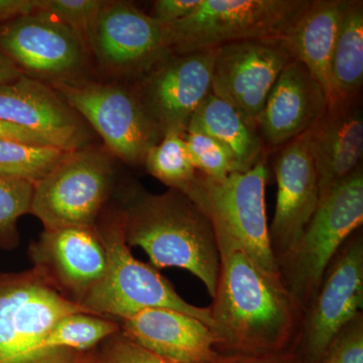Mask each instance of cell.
Wrapping results in <instances>:
<instances>
[{
  "mask_svg": "<svg viewBox=\"0 0 363 363\" xmlns=\"http://www.w3.org/2000/svg\"><path fill=\"white\" fill-rule=\"evenodd\" d=\"M96 351L102 363H179L138 345L121 331L104 340Z\"/></svg>",
  "mask_w": 363,
  "mask_h": 363,
  "instance_id": "4dcf8cb0",
  "label": "cell"
},
{
  "mask_svg": "<svg viewBox=\"0 0 363 363\" xmlns=\"http://www.w3.org/2000/svg\"><path fill=\"white\" fill-rule=\"evenodd\" d=\"M95 228L108 262L104 279L82 302L88 311L121 321L149 308H167L197 318L212 328L209 307L190 304L157 269L133 257L124 236L121 207L106 208Z\"/></svg>",
  "mask_w": 363,
  "mask_h": 363,
  "instance_id": "277c9868",
  "label": "cell"
},
{
  "mask_svg": "<svg viewBox=\"0 0 363 363\" xmlns=\"http://www.w3.org/2000/svg\"><path fill=\"white\" fill-rule=\"evenodd\" d=\"M363 223L362 166L320 200L296 247L278 262L281 281L304 313L329 264Z\"/></svg>",
  "mask_w": 363,
  "mask_h": 363,
  "instance_id": "5b68a950",
  "label": "cell"
},
{
  "mask_svg": "<svg viewBox=\"0 0 363 363\" xmlns=\"http://www.w3.org/2000/svg\"><path fill=\"white\" fill-rule=\"evenodd\" d=\"M184 138L195 168L201 175L212 180H223L235 173L233 157L211 136L189 126Z\"/></svg>",
  "mask_w": 363,
  "mask_h": 363,
  "instance_id": "83f0119b",
  "label": "cell"
},
{
  "mask_svg": "<svg viewBox=\"0 0 363 363\" xmlns=\"http://www.w3.org/2000/svg\"><path fill=\"white\" fill-rule=\"evenodd\" d=\"M322 363H363V314L358 313L331 341Z\"/></svg>",
  "mask_w": 363,
  "mask_h": 363,
  "instance_id": "f546056e",
  "label": "cell"
},
{
  "mask_svg": "<svg viewBox=\"0 0 363 363\" xmlns=\"http://www.w3.org/2000/svg\"><path fill=\"white\" fill-rule=\"evenodd\" d=\"M278 184L269 241L277 264L297 245L319 205L314 162L302 136L279 147L274 164Z\"/></svg>",
  "mask_w": 363,
  "mask_h": 363,
  "instance_id": "2e32d148",
  "label": "cell"
},
{
  "mask_svg": "<svg viewBox=\"0 0 363 363\" xmlns=\"http://www.w3.org/2000/svg\"><path fill=\"white\" fill-rule=\"evenodd\" d=\"M37 9V0H0V26L30 14Z\"/></svg>",
  "mask_w": 363,
  "mask_h": 363,
  "instance_id": "e575fe53",
  "label": "cell"
},
{
  "mask_svg": "<svg viewBox=\"0 0 363 363\" xmlns=\"http://www.w3.org/2000/svg\"><path fill=\"white\" fill-rule=\"evenodd\" d=\"M104 0H37V9L69 26L84 40Z\"/></svg>",
  "mask_w": 363,
  "mask_h": 363,
  "instance_id": "f1b7e54d",
  "label": "cell"
},
{
  "mask_svg": "<svg viewBox=\"0 0 363 363\" xmlns=\"http://www.w3.org/2000/svg\"><path fill=\"white\" fill-rule=\"evenodd\" d=\"M214 50L212 93L257 128L272 86L292 57L278 40H242Z\"/></svg>",
  "mask_w": 363,
  "mask_h": 363,
  "instance_id": "5bb4252c",
  "label": "cell"
},
{
  "mask_svg": "<svg viewBox=\"0 0 363 363\" xmlns=\"http://www.w3.org/2000/svg\"><path fill=\"white\" fill-rule=\"evenodd\" d=\"M209 363H301L294 351L266 354H220Z\"/></svg>",
  "mask_w": 363,
  "mask_h": 363,
  "instance_id": "d6a6232c",
  "label": "cell"
},
{
  "mask_svg": "<svg viewBox=\"0 0 363 363\" xmlns=\"http://www.w3.org/2000/svg\"><path fill=\"white\" fill-rule=\"evenodd\" d=\"M0 55L23 75L52 87L90 79L84 40L40 9L0 26Z\"/></svg>",
  "mask_w": 363,
  "mask_h": 363,
  "instance_id": "30bf717a",
  "label": "cell"
},
{
  "mask_svg": "<svg viewBox=\"0 0 363 363\" xmlns=\"http://www.w3.org/2000/svg\"><path fill=\"white\" fill-rule=\"evenodd\" d=\"M332 101L362 96L363 1L347 0L330 63Z\"/></svg>",
  "mask_w": 363,
  "mask_h": 363,
  "instance_id": "603a6c76",
  "label": "cell"
},
{
  "mask_svg": "<svg viewBox=\"0 0 363 363\" xmlns=\"http://www.w3.org/2000/svg\"><path fill=\"white\" fill-rule=\"evenodd\" d=\"M0 140H16V142L30 143V145L58 147L47 136L4 121H0Z\"/></svg>",
  "mask_w": 363,
  "mask_h": 363,
  "instance_id": "836d02e7",
  "label": "cell"
},
{
  "mask_svg": "<svg viewBox=\"0 0 363 363\" xmlns=\"http://www.w3.org/2000/svg\"><path fill=\"white\" fill-rule=\"evenodd\" d=\"M311 0H200L186 18L164 26L169 51L185 54L229 43L281 40Z\"/></svg>",
  "mask_w": 363,
  "mask_h": 363,
  "instance_id": "52a82bcc",
  "label": "cell"
},
{
  "mask_svg": "<svg viewBox=\"0 0 363 363\" xmlns=\"http://www.w3.org/2000/svg\"><path fill=\"white\" fill-rule=\"evenodd\" d=\"M189 126L221 143L233 157L235 173L252 169L267 156L259 131L221 98L209 95L196 111Z\"/></svg>",
  "mask_w": 363,
  "mask_h": 363,
  "instance_id": "7402d4cb",
  "label": "cell"
},
{
  "mask_svg": "<svg viewBox=\"0 0 363 363\" xmlns=\"http://www.w3.org/2000/svg\"><path fill=\"white\" fill-rule=\"evenodd\" d=\"M150 176L169 189L187 193L197 178V169L183 135L169 133L150 150L143 162Z\"/></svg>",
  "mask_w": 363,
  "mask_h": 363,
  "instance_id": "d4e9b609",
  "label": "cell"
},
{
  "mask_svg": "<svg viewBox=\"0 0 363 363\" xmlns=\"http://www.w3.org/2000/svg\"><path fill=\"white\" fill-rule=\"evenodd\" d=\"M0 121L47 136L62 149L90 145L92 130L52 86L21 75L0 84Z\"/></svg>",
  "mask_w": 363,
  "mask_h": 363,
  "instance_id": "e0dca14e",
  "label": "cell"
},
{
  "mask_svg": "<svg viewBox=\"0 0 363 363\" xmlns=\"http://www.w3.org/2000/svg\"><path fill=\"white\" fill-rule=\"evenodd\" d=\"M200 0H157L149 13L150 18L164 26L186 18L199 4Z\"/></svg>",
  "mask_w": 363,
  "mask_h": 363,
  "instance_id": "1f68e13d",
  "label": "cell"
},
{
  "mask_svg": "<svg viewBox=\"0 0 363 363\" xmlns=\"http://www.w3.org/2000/svg\"><path fill=\"white\" fill-rule=\"evenodd\" d=\"M363 307V235L357 229L325 272L303 313L294 352L301 363H322L336 334Z\"/></svg>",
  "mask_w": 363,
  "mask_h": 363,
  "instance_id": "7c38bea8",
  "label": "cell"
},
{
  "mask_svg": "<svg viewBox=\"0 0 363 363\" xmlns=\"http://www.w3.org/2000/svg\"><path fill=\"white\" fill-rule=\"evenodd\" d=\"M220 272L210 306L220 354L294 351L303 311L279 274L259 267L245 250L219 241Z\"/></svg>",
  "mask_w": 363,
  "mask_h": 363,
  "instance_id": "6da1fadb",
  "label": "cell"
},
{
  "mask_svg": "<svg viewBox=\"0 0 363 363\" xmlns=\"http://www.w3.org/2000/svg\"><path fill=\"white\" fill-rule=\"evenodd\" d=\"M326 92L300 62L292 60L272 86L257 130L264 149H279L306 133L326 111Z\"/></svg>",
  "mask_w": 363,
  "mask_h": 363,
  "instance_id": "d6986e66",
  "label": "cell"
},
{
  "mask_svg": "<svg viewBox=\"0 0 363 363\" xmlns=\"http://www.w3.org/2000/svg\"><path fill=\"white\" fill-rule=\"evenodd\" d=\"M301 136L314 162L320 200L323 199L362 166V96L334 100Z\"/></svg>",
  "mask_w": 363,
  "mask_h": 363,
  "instance_id": "ac0fdd59",
  "label": "cell"
},
{
  "mask_svg": "<svg viewBox=\"0 0 363 363\" xmlns=\"http://www.w3.org/2000/svg\"><path fill=\"white\" fill-rule=\"evenodd\" d=\"M121 208L128 247L142 248L155 269L190 272L214 297L220 272L216 235L206 215L185 193L169 189L152 194L131 187Z\"/></svg>",
  "mask_w": 363,
  "mask_h": 363,
  "instance_id": "7a4b0ae2",
  "label": "cell"
},
{
  "mask_svg": "<svg viewBox=\"0 0 363 363\" xmlns=\"http://www.w3.org/2000/svg\"><path fill=\"white\" fill-rule=\"evenodd\" d=\"M28 257L62 296L81 306L104 279L108 262L95 227L44 229Z\"/></svg>",
  "mask_w": 363,
  "mask_h": 363,
  "instance_id": "9a60e30c",
  "label": "cell"
},
{
  "mask_svg": "<svg viewBox=\"0 0 363 363\" xmlns=\"http://www.w3.org/2000/svg\"><path fill=\"white\" fill-rule=\"evenodd\" d=\"M121 331V325L111 318L79 312L66 315L52 326L45 343L52 347L78 352L96 350L107 338Z\"/></svg>",
  "mask_w": 363,
  "mask_h": 363,
  "instance_id": "484cf974",
  "label": "cell"
},
{
  "mask_svg": "<svg viewBox=\"0 0 363 363\" xmlns=\"http://www.w3.org/2000/svg\"><path fill=\"white\" fill-rule=\"evenodd\" d=\"M91 61L114 82L131 83L171 54L164 26L135 4L104 0L87 35Z\"/></svg>",
  "mask_w": 363,
  "mask_h": 363,
  "instance_id": "8fae6325",
  "label": "cell"
},
{
  "mask_svg": "<svg viewBox=\"0 0 363 363\" xmlns=\"http://www.w3.org/2000/svg\"><path fill=\"white\" fill-rule=\"evenodd\" d=\"M267 177L264 156L252 169L230 174L223 180L198 173L186 195L211 222L217 242L238 245L262 269L279 274L267 218Z\"/></svg>",
  "mask_w": 363,
  "mask_h": 363,
  "instance_id": "8992f818",
  "label": "cell"
},
{
  "mask_svg": "<svg viewBox=\"0 0 363 363\" xmlns=\"http://www.w3.org/2000/svg\"><path fill=\"white\" fill-rule=\"evenodd\" d=\"M79 363H102V362L100 360L99 357H98L96 350H94L89 351V352H86L84 357Z\"/></svg>",
  "mask_w": 363,
  "mask_h": 363,
  "instance_id": "8d00e7d4",
  "label": "cell"
},
{
  "mask_svg": "<svg viewBox=\"0 0 363 363\" xmlns=\"http://www.w3.org/2000/svg\"><path fill=\"white\" fill-rule=\"evenodd\" d=\"M118 322L126 338L173 362L209 363L219 355L212 329L185 313L149 308Z\"/></svg>",
  "mask_w": 363,
  "mask_h": 363,
  "instance_id": "ffe728a7",
  "label": "cell"
},
{
  "mask_svg": "<svg viewBox=\"0 0 363 363\" xmlns=\"http://www.w3.org/2000/svg\"><path fill=\"white\" fill-rule=\"evenodd\" d=\"M33 185L0 176V248L11 250L20 245L18 219L30 214Z\"/></svg>",
  "mask_w": 363,
  "mask_h": 363,
  "instance_id": "4316f807",
  "label": "cell"
},
{
  "mask_svg": "<svg viewBox=\"0 0 363 363\" xmlns=\"http://www.w3.org/2000/svg\"><path fill=\"white\" fill-rule=\"evenodd\" d=\"M70 152L52 145L0 140V176L35 186L49 175Z\"/></svg>",
  "mask_w": 363,
  "mask_h": 363,
  "instance_id": "cb8c5ba5",
  "label": "cell"
},
{
  "mask_svg": "<svg viewBox=\"0 0 363 363\" xmlns=\"http://www.w3.org/2000/svg\"><path fill=\"white\" fill-rule=\"evenodd\" d=\"M347 0H311L288 33L279 40L293 60L300 62L331 101L330 63Z\"/></svg>",
  "mask_w": 363,
  "mask_h": 363,
  "instance_id": "44dd1931",
  "label": "cell"
},
{
  "mask_svg": "<svg viewBox=\"0 0 363 363\" xmlns=\"http://www.w3.org/2000/svg\"><path fill=\"white\" fill-rule=\"evenodd\" d=\"M79 312L90 313L62 296L35 267L2 272L0 363L80 362L85 353L45 343L52 326L62 317Z\"/></svg>",
  "mask_w": 363,
  "mask_h": 363,
  "instance_id": "3957f363",
  "label": "cell"
},
{
  "mask_svg": "<svg viewBox=\"0 0 363 363\" xmlns=\"http://www.w3.org/2000/svg\"><path fill=\"white\" fill-rule=\"evenodd\" d=\"M52 88L96 131L113 157L125 164L143 166L147 152L164 138L130 83L90 78Z\"/></svg>",
  "mask_w": 363,
  "mask_h": 363,
  "instance_id": "9c48e42d",
  "label": "cell"
},
{
  "mask_svg": "<svg viewBox=\"0 0 363 363\" xmlns=\"http://www.w3.org/2000/svg\"><path fill=\"white\" fill-rule=\"evenodd\" d=\"M114 182V157L106 147L90 143L71 150L33 186L30 214L44 229L95 227L107 208Z\"/></svg>",
  "mask_w": 363,
  "mask_h": 363,
  "instance_id": "ba28073f",
  "label": "cell"
},
{
  "mask_svg": "<svg viewBox=\"0 0 363 363\" xmlns=\"http://www.w3.org/2000/svg\"><path fill=\"white\" fill-rule=\"evenodd\" d=\"M23 74L9 60L0 55V84L11 82L21 77Z\"/></svg>",
  "mask_w": 363,
  "mask_h": 363,
  "instance_id": "d590c367",
  "label": "cell"
},
{
  "mask_svg": "<svg viewBox=\"0 0 363 363\" xmlns=\"http://www.w3.org/2000/svg\"><path fill=\"white\" fill-rule=\"evenodd\" d=\"M214 49L171 52L131 82L143 111L162 135H185L189 123L212 93Z\"/></svg>",
  "mask_w": 363,
  "mask_h": 363,
  "instance_id": "4fadbf2b",
  "label": "cell"
}]
</instances>
